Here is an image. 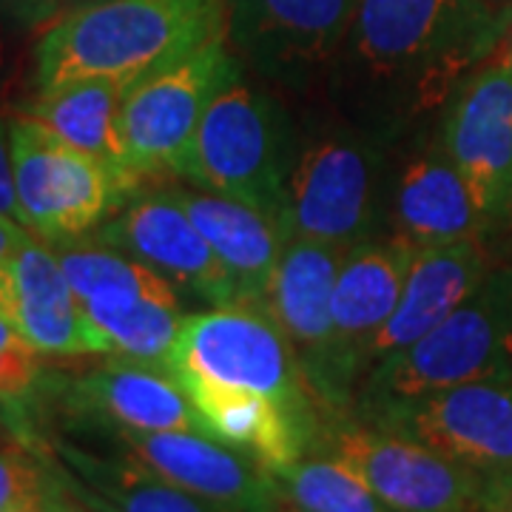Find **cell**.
I'll return each mask as SVG.
<instances>
[{
	"mask_svg": "<svg viewBox=\"0 0 512 512\" xmlns=\"http://www.w3.org/2000/svg\"><path fill=\"white\" fill-rule=\"evenodd\" d=\"M490 256L484 239H458L447 245H430L413 254L404 276L402 296L396 311L379 330L367 353V370L384 356L419 342L427 330L447 319L473 293L490 271Z\"/></svg>",
	"mask_w": 512,
	"mask_h": 512,
	"instance_id": "20",
	"label": "cell"
},
{
	"mask_svg": "<svg viewBox=\"0 0 512 512\" xmlns=\"http://www.w3.org/2000/svg\"><path fill=\"white\" fill-rule=\"evenodd\" d=\"M12 29L6 20L0 18V106L12 97L15 80H18V60H15V46H12Z\"/></svg>",
	"mask_w": 512,
	"mask_h": 512,
	"instance_id": "32",
	"label": "cell"
},
{
	"mask_svg": "<svg viewBox=\"0 0 512 512\" xmlns=\"http://www.w3.org/2000/svg\"><path fill=\"white\" fill-rule=\"evenodd\" d=\"M274 512H308V510H299V507H293V504H288V501L279 495V504H276Z\"/></svg>",
	"mask_w": 512,
	"mask_h": 512,
	"instance_id": "34",
	"label": "cell"
},
{
	"mask_svg": "<svg viewBox=\"0 0 512 512\" xmlns=\"http://www.w3.org/2000/svg\"><path fill=\"white\" fill-rule=\"evenodd\" d=\"M168 373L177 382H211L265 393L319 430L316 410L291 342L259 302L185 313Z\"/></svg>",
	"mask_w": 512,
	"mask_h": 512,
	"instance_id": "7",
	"label": "cell"
},
{
	"mask_svg": "<svg viewBox=\"0 0 512 512\" xmlns=\"http://www.w3.org/2000/svg\"><path fill=\"white\" fill-rule=\"evenodd\" d=\"M359 0H225V40L259 80L291 92L322 80Z\"/></svg>",
	"mask_w": 512,
	"mask_h": 512,
	"instance_id": "13",
	"label": "cell"
},
{
	"mask_svg": "<svg viewBox=\"0 0 512 512\" xmlns=\"http://www.w3.org/2000/svg\"><path fill=\"white\" fill-rule=\"evenodd\" d=\"M501 3H512V0H501Z\"/></svg>",
	"mask_w": 512,
	"mask_h": 512,
	"instance_id": "39",
	"label": "cell"
},
{
	"mask_svg": "<svg viewBox=\"0 0 512 512\" xmlns=\"http://www.w3.org/2000/svg\"><path fill=\"white\" fill-rule=\"evenodd\" d=\"M512 373V262L493 265L473 293L419 342L384 356L356 390L353 419L456 384Z\"/></svg>",
	"mask_w": 512,
	"mask_h": 512,
	"instance_id": "4",
	"label": "cell"
},
{
	"mask_svg": "<svg viewBox=\"0 0 512 512\" xmlns=\"http://www.w3.org/2000/svg\"><path fill=\"white\" fill-rule=\"evenodd\" d=\"M188 217L208 239L222 268L234 279L239 302H265L288 234L268 214L214 191L171 185Z\"/></svg>",
	"mask_w": 512,
	"mask_h": 512,
	"instance_id": "22",
	"label": "cell"
},
{
	"mask_svg": "<svg viewBox=\"0 0 512 512\" xmlns=\"http://www.w3.org/2000/svg\"><path fill=\"white\" fill-rule=\"evenodd\" d=\"M9 512H37V510H9Z\"/></svg>",
	"mask_w": 512,
	"mask_h": 512,
	"instance_id": "38",
	"label": "cell"
},
{
	"mask_svg": "<svg viewBox=\"0 0 512 512\" xmlns=\"http://www.w3.org/2000/svg\"><path fill=\"white\" fill-rule=\"evenodd\" d=\"M495 512H512V493L507 495L504 501H501V507H498V510H495Z\"/></svg>",
	"mask_w": 512,
	"mask_h": 512,
	"instance_id": "35",
	"label": "cell"
},
{
	"mask_svg": "<svg viewBox=\"0 0 512 512\" xmlns=\"http://www.w3.org/2000/svg\"><path fill=\"white\" fill-rule=\"evenodd\" d=\"M200 413L205 436L248 456L265 470H285L313 447L316 427L296 419L265 393L211 382H180Z\"/></svg>",
	"mask_w": 512,
	"mask_h": 512,
	"instance_id": "21",
	"label": "cell"
},
{
	"mask_svg": "<svg viewBox=\"0 0 512 512\" xmlns=\"http://www.w3.org/2000/svg\"><path fill=\"white\" fill-rule=\"evenodd\" d=\"M63 12V0H0V18L18 32H43Z\"/></svg>",
	"mask_w": 512,
	"mask_h": 512,
	"instance_id": "29",
	"label": "cell"
},
{
	"mask_svg": "<svg viewBox=\"0 0 512 512\" xmlns=\"http://www.w3.org/2000/svg\"><path fill=\"white\" fill-rule=\"evenodd\" d=\"M512 26L501 0H359L325 100L333 114L387 143L439 126L461 80Z\"/></svg>",
	"mask_w": 512,
	"mask_h": 512,
	"instance_id": "1",
	"label": "cell"
},
{
	"mask_svg": "<svg viewBox=\"0 0 512 512\" xmlns=\"http://www.w3.org/2000/svg\"><path fill=\"white\" fill-rule=\"evenodd\" d=\"M66 9H74V6H86V3H94V0H63Z\"/></svg>",
	"mask_w": 512,
	"mask_h": 512,
	"instance_id": "36",
	"label": "cell"
},
{
	"mask_svg": "<svg viewBox=\"0 0 512 512\" xmlns=\"http://www.w3.org/2000/svg\"><path fill=\"white\" fill-rule=\"evenodd\" d=\"M55 473L83 512H222L151 473L131 456H97L57 439Z\"/></svg>",
	"mask_w": 512,
	"mask_h": 512,
	"instance_id": "23",
	"label": "cell"
},
{
	"mask_svg": "<svg viewBox=\"0 0 512 512\" xmlns=\"http://www.w3.org/2000/svg\"><path fill=\"white\" fill-rule=\"evenodd\" d=\"M9 322L43 356H111L109 339L74 293L57 251L37 237L12 262Z\"/></svg>",
	"mask_w": 512,
	"mask_h": 512,
	"instance_id": "19",
	"label": "cell"
},
{
	"mask_svg": "<svg viewBox=\"0 0 512 512\" xmlns=\"http://www.w3.org/2000/svg\"><path fill=\"white\" fill-rule=\"evenodd\" d=\"M345 251L328 242L291 237L279 256L265 308L291 342L319 416H348L353 390L336 359L333 330V288Z\"/></svg>",
	"mask_w": 512,
	"mask_h": 512,
	"instance_id": "11",
	"label": "cell"
},
{
	"mask_svg": "<svg viewBox=\"0 0 512 512\" xmlns=\"http://www.w3.org/2000/svg\"><path fill=\"white\" fill-rule=\"evenodd\" d=\"M0 217L20 222L15 163H12V134H9V120L3 114H0Z\"/></svg>",
	"mask_w": 512,
	"mask_h": 512,
	"instance_id": "31",
	"label": "cell"
},
{
	"mask_svg": "<svg viewBox=\"0 0 512 512\" xmlns=\"http://www.w3.org/2000/svg\"><path fill=\"white\" fill-rule=\"evenodd\" d=\"M242 69L228 40L217 37L131 83L120 111V137L126 168L140 188L183 180L205 111Z\"/></svg>",
	"mask_w": 512,
	"mask_h": 512,
	"instance_id": "6",
	"label": "cell"
},
{
	"mask_svg": "<svg viewBox=\"0 0 512 512\" xmlns=\"http://www.w3.org/2000/svg\"><path fill=\"white\" fill-rule=\"evenodd\" d=\"M413 254L402 239L379 237L356 245L342 259L333 288V330L336 359L353 390V402L367 373L370 345L399 305Z\"/></svg>",
	"mask_w": 512,
	"mask_h": 512,
	"instance_id": "17",
	"label": "cell"
},
{
	"mask_svg": "<svg viewBox=\"0 0 512 512\" xmlns=\"http://www.w3.org/2000/svg\"><path fill=\"white\" fill-rule=\"evenodd\" d=\"M296 148L299 123L285 103L242 72L205 111L183 180L251 205L288 234V180Z\"/></svg>",
	"mask_w": 512,
	"mask_h": 512,
	"instance_id": "5",
	"label": "cell"
},
{
	"mask_svg": "<svg viewBox=\"0 0 512 512\" xmlns=\"http://www.w3.org/2000/svg\"><path fill=\"white\" fill-rule=\"evenodd\" d=\"M384 237L402 239L413 251L487 237L473 191L444 148L439 126L396 143Z\"/></svg>",
	"mask_w": 512,
	"mask_h": 512,
	"instance_id": "15",
	"label": "cell"
},
{
	"mask_svg": "<svg viewBox=\"0 0 512 512\" xmlns=\"http://www.w3.org/2000/svg\"><path fill=\"white\" fill-rule=\"evenodd\" d=\"M365 424L421 441L470 470L487 487V512L512 493V373L387 407Z\"/></svg>",
	"mask_w": 512,
	"mask_h": 512,
	"instance_id": "9",
	"label": "cell"
},
{
	"mask_svg": "<svg viewBox=\"0 0 512 512\" xmlns=\"http://www.w3.org/2000/svg\"><path fill=\"white\" fill-rule=\"evenodd\" d=\"M313 447L342 461L393 512H487L481 478L421 441L339 416L319 424Z\"/></svg>",
	"mask_w": 512,
	"mask_h": 512,
	"instance_id": "10",
	"label": "cell"
},
{
	"mask_svg": "<svg viewBox=\"0 0 512 512\" xmlns=\"http://www.w3.org/2000/svg\"><path fill=\"white\" fill-rule=\"evenodd\" d=\"M441 140L467 180L487 237L507 222L512 202V37L461 80L439 120Z\"/></svg>",
	"mask_w": 512,
	"mask_h": 512,
	"instance_id": "12",
	"label": "cell"
},
{
	"mask_svg": "<svg viewBox=\"0 0 512 512\" xmlns=\"http://www.w3.org/2000/svg\"><path fill=\"white\" fill-rule=\"evenodd\" d=\"M40 350L0 316V404L23 407L40 384Z\"/></svg>",
	"mask_w": 512,
	"mask_h": 512,
	"instance_id": "27",
	"label": "cell"
},
{
	"mask_svg": "<svg viewBox=\"0 0 512 512\" xmlns=\"http://www.w3.org/2000/svg\"><path fill=\"white\" fill-rule=\"evenodd\" d=\"M501 231H507L512 239V202H510V214H507V222H504V228H501Z\"/></svg>",
	"mask_w": 512,
	"mask_h": 512,
	"instance_id": "37",
	"label": "cell"
},
{
	"mask_svg": "<svg viewBox=\"0 0 512 512\" xmlns=\"http://www.w3.org/2000/svg\"><path fill=\"white\" fill-rule=\"evenodd\" d=\"M29 239L32 234L20 222L0 217V316L3 319H9V308H12V262Z\"/></svg>",
	"mask_w": 512,
	"mask_h": 512,
	"instance_id": "30",
	"label": "cell"
},
{
	"mask_svg": "<svg viewBox=\"0 0 512 512\" xmlns=\"http://www.w3.org/2000/svg\"><path fill=\"white\" fill-rule=\"evenodd\" d=\"M94 242L134 256L165 276L180 296L205 302L211 308L239 305L234 279L188 217L174 188L137 191L117 214L94 231Z\"/></svg>",
	"mask_w": 512,
	"mask_h": 512,
	"instance_id": "14",
	"label": "cell"
},
{
	"mask_svg": "<svg viewBox=\"0 0 512 512\" xmlns=\"http://www.w3.org/2000/svg\"><path fill=\"white\" fill-rule=\"evenodd\" d=\"M20 225L32 237L66 245L89 237L134 197L114 171L69 146L29 114L9 120Z\"/></svg>",
	"mask_w": 512,
	"mask_h": 512,
	"instance_id": "8",
	"label": "cell"
},
{
	"mask_svg": "<svg viewBox=\"0 0 512 512\" xmlns=\"http://www.w3.org/2000/svg\"><path fill=\"white\" fill-rule=\"evenodd\" d=\"M510 37H512V26H510Z\"/></svg>",
	"mask_w": 512,
	"mask_h": 512,
	"instance_id": "40",
	"label": "cell"
},
{
	"mask_svg": "<svg viewBox=\"0 0 512 512\" xmlns=\"http://www.w3.org/2000/svg\"><path fill=\"white\" fill-rule=\"evenodd\" d=\"M111 439L151 473L222 512H274L279 504L274 473L211 436L111 430Z\"/></svg>",
	"mask_w": 512,
	"mask_h": 512,
	"instance_id": "16",
	"label": "cell"
},
{
	"mask_svg": "<svg viewBox=\"0 0 512 512\" xmlns=\"http://www.w3.org/2000/svg\"><path fill=\"white\" fill-rule=\"evenodd\" d=\"M60 399L89 421H103L111 430H188L202 433L200 413L183 384L168 370L111 356L106 365L63 384Z\"/></svg>",
	"mask_w": 512,
	"mask_h": 512,
	"instance_id": "18",
	"label": "cell"
},
{
	"mask_svg": "<svg viewBox=\"0 0 512 512\" xmlns=\"http://www.w3.org/2000/svg\"><path fill=\"white\" fill-rule=\"evenodd\" d=\"M52 493V470L23 450H0V512H43Z\"/></svg>",
	"mask_w": 512,
	"mask_h": 512,
	"instance_id": "28",
	"label": "cell"
},
{
	"mask_svg": "<svg viewBox=\"0 0 512 512\" xmlns=\"http://www.w3.org/2000/svg\"><path fill=\"white\" fill-rule=\"evenodd\" d=\"M279 495L308 512H393L362 478L330 456L299 458L276 470Z\"/></svg>",
	"mask_w": 512,
	"mask_h": 512,
	"instance_id": "26",
	"label": "cell"
},
{
	"mask_svg": "<svg viewBox=\"0 0 512 512\" xmlns=\"http://www.w3.org/2000/svg\"><path fill=\"white\" fill-rule=\"evenodd\" d=\"M217 37H225V0H94L66 9L37 37L35 86L134 83Z\"/></svg>",
	"mask_w": 512,
	"mask_h": 512,
	"instance_id": "2",
	"label": "cell"
},
{
	"mask_svg": "<svg viewBox=\"0 0 512 512\" xmlns=\"http://www.w3.org/2000/svg\"><path fill=\"white\" fill-rule=\"evenodd\" d=\"M52 478H55V484H52V493H49V501H46L43 512H83L72 501V495L63 490V484H60V478H57L55 467H52Z\"/></svg>",
	"mask_w": 512,
	"mask_h": 512,
	"instance_id": "33",
	"label": "cell"
},
{
	"mask_svg": "<svg viewBox=\"0 0 512 512\" xmlns=\"http://www.w3.org/2000/svg\"><path fill=\"white\" fill-rule=\"evenodd\" d=\"M396 146L330 111L299 131L288 180V234L345 254L384 237Z\"/></svg>",
	"mask_w": 512,
	"mask_h": 512,
	"instance_id": "3",
	"label": "cell"
},
{
	"mask_svg": "<svg viewBox=\"0 0 512 512\" xmlns=\"http://www.w3.org/2000/svg\"><path fill=\"white\" fill-rule=\"evenodd\" d=\"M131 80L92 77L74 80L57 89L37 92L29 103L20 106V114L35 117L37 123L55 131L69 146L92 154L94 160L114 171L137 194L140 185L126 168L123 137H120V111Z\"/></svg>",
	"mask_w": 512,
	"mask_h": 512,
	"instance_id": "24",
	"label": "cell"
},
{
	"mask_svg": "<svg viewBox=\"0 0 512 512\" xmlns=\"http://www.w3.org/2000/svg\"><path fill=\"white\" fill-rule=\"evenodd\" d=\"M83 305L109 339L111 356L160 370L171 367L185 322L180 302H165L143 293H103L86 299Z\"/></svg>",
	"mask_w": 512,
	"mask_h": 512,
	"instance_id": "25",
	"label": "cell"
}]
</instances>
